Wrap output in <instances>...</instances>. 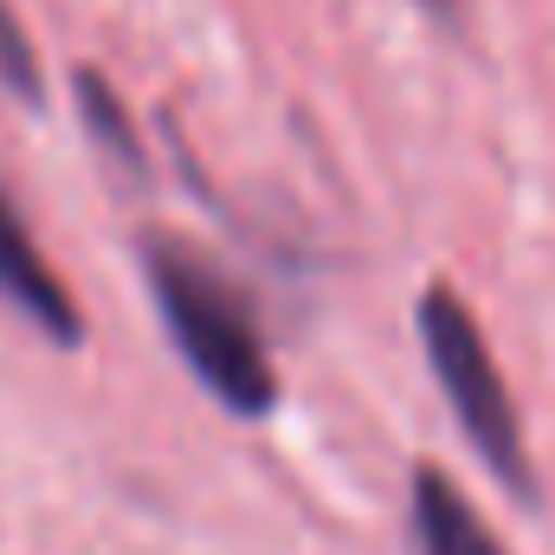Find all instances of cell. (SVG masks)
<instances>
[{
  "mask_svg": "<svg viewBox=\"0 0 555 555\" xmlns=\"http://www.w3.org/2000/svg\"><path fill=\"white\" fill-rule=\"evenodd\" d=\"M142 278H149L162 330L181 349V362L194 369V382L227 414H240V420L272 414L278 369H272V343L259 330L253 297L220 272L201 246H188L175 233L142 240Z\"/></svg>",
  "mask_w": 555,
  "mask_h": 555,
  "instance_id": "1",
  "label": "cell"
},
{
  "mask_svg": "<svg viewBox=\"0 0 555 555\" xmlns=\"http://www.w3.org/2000/svg\"><path fill=\"white\" fill-rule=\"evenodd\" d=\"M420 349H426V369H433L446 408L459 420V433L485 459V472L517 504H537V465H530V446H524V420H517V401H511V382H504L472 304L452 284H426V297H420Z\"/></svg>",
  "mask_w": 555,
  "mask_h": 555,
  "instance_id": "2",
  "label": "cell"
},
{
  "mask_svg": "<svg viewBox=\"0 0 555 555\" xmlns=\"http://www.w3.org/2000/svg\"><path fill=\"white\" fill-rule=\"evenodd\" d=\"M0 297L39 336H52L65 349L85 336V310H78L72 284L52 272V259L39 253V240H33V227H26V214H20V201H13L7 181H0Z\"/></svg>",
  "mask_w": 555,
  "mask_h": 555,
  "instance_id": "3",
  "label": "cell"
},
{
  "mask_svg": "<svg viewBox=\"0 0 555 555\" xmlns=\"http://www.w3.org/2000/svg\"><path fill=\"white\" fill-rule=\"evenodd\" d=\"M408 524H414V555H511L498 543V530L478 517V504L439 465H420L414 472Z\"/></svg>",
  "mask_w": 555,
  "mask_h": 555,
  "instance_id": "4",
  "label": "cell"
},
{
  "mask_svg": "<svg viewBox=\"0 0 555 555\" xmlns=\"http://www.w3.org/2000/svg\"><path fill=\"white\" fill-rule=\"evenodd\" d=\"M78 117H85V130L98 137V149L117 162V168H130V175H142L149 168V155H142V137L137 124H130V111H124V98H117V85L104 78V72H78Z\"/></svg>",
  "mask_w": 555,
  "mask_h": 555,
  "instance_id": "5",
  "label": "cell"
},
{
  "mask_svg": "<svg viewBox=\"0 0 555 555\" xmlns=\"http://www.w3.org/2000/svg\"><path fill=\"white\" fill-rule=\"evenodd\" d=\"M0 85L20 98V104H39V52L20 26V13L0 0Z\"/></svg>",
  "mask_w": 555,
  "mask_h": 555,
  "instance_id": "6",
  "label": "cell"
}]
</instances>
